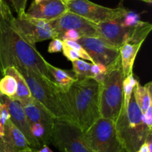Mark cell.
<instances>
[{"instance_id":"1","label":"cell","mask_w":152,"mask_h":152,"mask_svg":"<svg viewBox=\"0 0 152 152\" xmlns=\"http://www.w3.org/2000/svg\"><path fill=\"white\" fill-rule=\"evenodd\" d=\"M46 63L35 46L25 42L8 21L0 19V74L7 67H23L51 81Z\"/></svg>"},{"instance_id":"23","label":"cell","mask_w":152,"mask_h":152,"mask_svg":"<svg viewBox=\"0 0 152 152\" xmlns=\"http://www.w3.org/2000/svg\"><path fill=\"white\" fill-rule=\"evenodd\" d=\"M139 82L134 78V74L125 77L123 80V105L127 106L133 94V90Z\"/></svg>"},{"instance_id":"30","label":"cell","mask_w":152,"mask_h":152,"mask_svg":"<svg viewBox=\"0 0 152 152\" xmlns=\"http://www.w3.org/2000/svg\"><path fill=\"white\" fill-rule=\"evenodd\" d=\"M62 45H63L62 44V41L59 39H52L51 41L49 43L48 51L50 53L61 52L62 49Z\"/></svg>"},{"instance_id":"25","label":"cell","mask_w":152,"mask_h":152,"mask_svg":"<svg viewBox=\"0 0 152 152\" xmlns=\"http://www.w3.org/2000/svg\"><path fill=\"white\" fill-rule=\"evenodd\" d=\"M63 42L64 44H65L66 45L69 46L70 48H71L72 49H74L75 51H77L78 53V54L80 55V59H86V60H88L90 62H91L92 63V59L90 57L88 53L86 52V50H85L83 48V46L79 44L77 42H74V41H68V40H64Z\"/></svg>"},{"instance_id":"11","label":"cell","mask_w":152,"mask_h":152,"mask_svg":"<svg viewBox=\"0 0 152 152\" xmlns=\"http://www.w3.org/2000/svg\"><path fill=\"white\" fill-rule=\"evenodd\" d=\"M92 59V63L108 66L120 57L119 49L110 45L98 37H83L77 41Z\"/></svg>"},{"instance_id":"19","label":"cell","mask_w":152,"mask_h":152,"mask_svg":"<svg viewBox=\"0 0 152 152\" xmlns=\"http://www.w3.org/2000/svg\"><path fill=\"white\" fill-rule=\"evenodd\" d=\"M2 75H10L15 78L17 85L16 94L13 100L20 102L32 97L26 81L19 71L14 67H7L3 71Z\"/></svg>"},{"instance_id":"28","label":"cell","mask_w":152,"mask_h":152,"mask_svg":"<svg viewBox=\"0 0 152 152\" xmlns=\"http://www.w3.org/2000/svg\"><path fill=\"white\" fill-rule=\"evenodd\" d=\"M9 1L13 6L15 11L17 13V16H21L25 13L28 0H9Z\"/></svg>"},{"instance_id":"17","label":"cell","mask_w":152,"mask_h":152,"mask_svg":"<svg viewBox=\"0 0 152 152\" xmlns=\"http://www.w3.org/2000/svg\"><path fill=\"white\" fill-rule=\"evenodd\" d=\"M143 42L134 39H129L119 48L122 68L125 77L133 74L135 59Z\"/></svg>"},{"instance_id":"13","label":"cell","mask_w":152,"mask_h":152,"mask_svg":"<svg viewBox=\"0 0 152 152\" xmlns=\"http://www.w3.org/2000/svg\"><path fill=\"white\" fill-rule=\"evenodd\" d=\"M68 11V6L62 0H45L38 3L33 1L25 14L34 19L52 22Z\"/></svg>"},{"instance_id":"39","label":"cell","mask_w":152,"mask_h":152,"mask_svg":"<svg viewBox=\"0 0 152 152\" xmlns=\"http://www.w3.org/2000/svg\"><path fill=\"white\" fill-rule=\"evenodd\" d=\"M34 151H25V152H33Z\"/></svg>"},{"instance_id":"31","label":"cell","mask_w":152,"mask_h":152,"mask_svg":"<svg viewBox=\"0 0 152 152\" xmlns=\"http://www.w3.org/2000/svg\"><path fill=\"white\" fill-rule=\"evenodd\" d=\"M10 120V114L7 105L4 102L0 103V124L5 126L6 123Z\"/></svg>"},{"instance_id":"38","label":"cell","mask_w":152,"mask_h":152,"mask_svg":"<svg viewBox=\"0 0 152 152\" xmlns=\"http://www.w3.org/2000/svg\"><path fill=\"white\" fill-rule=\"evenodd\" d=\"M3 95H2V94H1V91H0V103H1V96H2Z\"/></svg>"},{"instance_id":"9","label":"cell","mask_w":152,"mask_h":152,"mask_svg":"<svg viewBox=\"0 0 152 152\" xmlns=\"http://www.w3.org/2000/svg\"><path fill=\"white\" fill-rule=\"evenodd\" d=\"M66 4L68 11L76 13L96 25L121 19L129 11L123 7L111 8L89 0H73Z\"/></svg>"},{"instance_id":"35","label":"cell","mask_w":152,"mask_h":152,"mask_svg":"<svg viewBox=\"0 0 152 152\" xmlns=\"http://www.w3.org/2000/svg\"><path fill=\"white\" fill-rule=\"evenodd\" d=\"M141 1H145V2L148 3V4H151V2H152V0H141Z\"/></svg>"},{"instance_id":"12","label":"cell","mask_w":152,"mask_h":152,"mask_svg":"<svg viewBox=\"0 0 152 152\" xmlns=\"http://www.w3.org/2000/svg\"><path fill=\"white\" fill-rule=\"evenodd\" d=\"M121 19L96 25L99 38L118 49L130 38L135 27L139 24L133 27H124Z\"/></svg>"},{"instance_id":"15","label":"cell","mask_w":152,"mask_h":152,"mask_svg":"<svg viewBox=\"0 0 152 152\" xmlns=\"http://www.w3.org/2000/svg\"><path fill=\"white\" fill-rule=\"evenodd\" d=\"M34 151L22 132L11 123H6L4 136L0 137V152H25Z\"/></svg>"},{"instance_id":"22","label":"cell","mask_w":152,"mask_h":152,"mask_svg":"<svg viewBox=\"0 0 152 152\" xmlns=\"http://www.w3.org/2000/svg\"><path fill=\"white\" fill-rule=\"evenodd\" d=\"M91 63L86 62L81 59L72 62L73 72L77 80L82 79H91Z\"/></svg>"},{"instance_id":"4","label":"cell","mask_w":152,"mask_h":152,"mask_svg":"<svg viewBox=\"0 0 152 152\" xmlns=\"http://www.w3.org/2000/svg\"><path fill=\"white\" fill-rule=\"evenodd\" d=\"M117 137L126 152H137L152 131L144 121L133 94L127 106L123 105L115 123Z\"/></svg>"},{"instance_id":"32","label":"cell","mask_w":152,"mask_h":152,"mask_svg":"<svg viewBox=\"0 0 152 152\" xmlns=\"http://www.w3.org/2000/svg\"><path fill=\"white\" fill-rule=\"evenodd\" d=\"M137 152H152V134L148 135L145 142L140 147Z\"/></svg>"},{"instance_id":"16","label":"cell","mask_w":152,"mask_h":152,"mask_svg":"<svg viewBox=\"0 0 152 152\" xmlns=\"http://www.w3.org/2000/svg\"><path fill=\"white\" fill-rule=\"evenodd\" d=\"M19 103L25 111L29 125L33 123H40L50 130H53L55 118L42 104L36 100L33 96L27 100L20 102Z\"/></svg>"},{"instance_id":"20","label":"cell","mask_w":152,"mask_h":152,"mask_svg":"<svg viewBox=\"0 0 152 152\" xmlns=\"http://www.w3.org/2000/svg\"><path fill=\"white\" fill-rule=\"evenodd\" d=\"M133 95L142 114H145L148 108L152 106L151 82H149L145 86H141L140 83H138L134 88Z\"/></svg>"},{"instance_id":"5","label":"cell","mask_w":152,"mask_h":152,"mask_svg":"<svg viewBox=\"0 0 152 152\" xmlns=\"http://www.w3.org/2000/svg\"><path fill=\"white\" fill-rule=\"evenodd\" d=\"M124 74L120 57L107 66V72L101 82L99 89L100 117L115 123L123 105Z\"/></svg>"},{"instance_id":"10","label":"cell","mask_w":152,"mask_h":152,"mask_svg":"<svg viewBox=\"0 0 152 152\" xmlns=\"http://www.w3.org/2000/svg\"><path fill=\"white\" fill-rule=\"evenodd\" d=\"M50 23L57 39H59L65 31L68 30L77 31L82 37H88L99 38L96 24L72 12L68 11L63 16Z\"/></svg>"},{"instance_id":"7","label":"cell","mask_w":152,"mask_h":152,"mask_svg":"<svg viewBox=\"0 0 152 152\" xmlns=\"http://www.w3.org/2000/svg\"><path fill=\"white\" fill-rule=\"evenodd\" d=\"M50 143L60 152H92L85 141L83 131L70 120L55 119Z\"/></svg>"},{"instance_id":"37","label":"cell","mask_w":152,"mask_h":152,"mask_svg":"<svg viewBox=\"0 0 152 152\" xmlns=\"http://www.w3.org/2000/svg\"><path fill=\"white\" fill-rule=\"evenodd\" d=\"M62 1H64V2H65V4H67V3L70 2V1H73V0H62Z\"/></svg>"},{"instance_id":"18","label":"cell","mask_w":152,"mask_h":152,"mask_svg":"<svg viewBox=\"0 0 152 152\" xmlns=\"http://www.w3.org/2000/svg\"><path fill=\"white\" fill-rule=\"evenodd\" d=\"M46 66L51 81L62 91H67L70 86L77 80L74 74L73 75L69 71L57 68L48 62L46 63Z\"/></svg>"},{"instance_id":"14","label":"cell","mask_w":152,"mask_h":152,"mask_svg":"<svg viewBox=\"0 0 152 152\" xmlns=\"http://www.w3.org/2000/svg\"><path fill=\"white\" fill-rule=\"evenodd\" d=\"M3 102L7 105L10 114V120L25 136L30 147L34 151L42 148V145H40L39 142L31 134L29 123L21 104L17 101L10 99L7 96H4Z\"/></svg>"},{"instance_id":"34","label":"cell","mask_w":152,"mask_h":152,"mask_svg":"<svg viewBox=\"0 0 152 152\" xmlns=\"http://www.w3.org/2000/svg\"><path fill=\"white\" fill-rule=\"evenodd\" d=\"M33 152H53V151H52V150L50 149L47 145H43L42 148H40L39 149L36 150V151H34Z\"/></svg>"},{"instance_id":"27","label":"cell","mask_w":152,"mask_h":152,"mask_svg":"<svg viewBox=\"0 0 152 152\" xmlns=\"http://www.w3.org/2000/svg\"><path fill=\"white\" fill-rule=\"evenodd\" d=\"M62 51L63 53L64 56L68 59V60L71 61V62H74V61L77 60V59H80V55L78 54L77 51L72 49L71 48H70L69 46L66 45L65 44H64L63 42H62Z\"/></svg>"},{"instance_id":"33","label":"cell","mask_w":152,"mask_h":152,"mask_svg":"<svg viewBox=\"0 0 152 152\" xmlns=\"http://www.w3.org/2000/svg\"><path fill=\"white\" fill-rule=\"evenodd\" d=\"M143 118L148 129L152 131V106L150 107L145 114H143Z\"/></svg>"},{"instance_id":"2","label":"cell","mask_w":152,"mask_h":152,"mask_svg":"<svg viewBox=\"0 0 152 152\" xmlns=\"http://www.w3.org/2000/svg\"><path fill=\"white\" fill-rule=\"evenodd\" d=\"M100 84L94 79L77 80L65 92L74 123L86 132L99 114Z\"/></svg>"},{"instance_id":"8","label":"cell","mask_w":152,"mask_h":152,"mask_svg":"<svg viewBox=\"0 0 152 152\" xmlns=\"http://www.w3.org/2000/svg\"><path fill=\"white\" fill-rule=\"evenodd\" d=\"M12 28L31 45L48 39L56 38L51 23L41 19L30 17L23 13L8 21Z\"/></svg>"},{"instance_id":"29","label":"cell","mask_w":152,"mask_h":152,"mask_svg":"<svg viewBox=\"0 0 152 152\" xmlns=\"http://www.w3.org/2000/svg\"><path fill=\"white\" fill-rule=\"evenodd\" d=\"M81 37V35L77 31H74V30H68V31H65L59 39L62 41L68 40V41L77 42Z\"/></svg>"},{"instance_id":"21","label":"cell","mask_w":152,"mask_h":152,"mask_svg":"<svg viewBox=\"0 0 152 152\" xmlns=\"http://www.w3.org/2000/svg\"><path fill=\"white\" fill-rule=\"evenodd\" d=\"M17 85L15 78L10 75L3 76L0 80V91L2 95L14 99L16 94Z\"/></svg>"},{"instance_id":"6","label":"cell","mask_w":152,"mask_h":152,"mask_svg":"<svg viewBox=\"0 0 152 152\" xmlns=\"http://www.w3.org/2000/svg\"><path fill=\"white\" fill-rule=\"evenodd\" d=\"M83 137L92 152H126L117 137L115 123L109 119L99 117Z\"/></svg>"},{"instance_id":"3","label":"cell","mask_w":152,"mask_h":152,"mask_svg":"<svg viewBox=\"0 0 152 152\" xmlns=\"http://www.w3.org/2000/svg\"><path fill=\"white\" fill-rule=\"evenodd\" d=\"M26 81L31 96L43 105L56 120L74 122L65 92L58 88L52 81L23 67H16Z\"/></svg>"},{"instance_id":"36","label":"cell","mask_w":152,"mask_h":152,"mask_svg":"<svg viewBox=\"0 0 152 152\" xmlns=\"http://www.w3.org/2000/svg\"><path fill=\"white\" fill-rule=\"evenodd\" d=\"M45 1V0H34V2L38 3V2H40V1Z\"/></svg>"},{"instance_id":"24","label":"cell","mask_w":152,"mask_h":152,"mask_svg":"<svg viewBox=\"0 0 152 152\" xmlns=\"http://www.w3.org/2000/svg\"><path fill=\"white\" fill-rule=\"evenodd\" d=\"M107 72V67L99 63H91V76L94 79L100 83L103 80Z\"/></svg>"},{"instance_id":"26","label":"cell","mask_w":152,"mask_h":152,"mask_svg":"<svg viewBox=\"0 0 152 152\" xmlns=\"http://www.w3.org/2000/svg\"><path fill=\"white\" fill-rule=\"evenodd\" d=\"M14 16L5 0H0V19L6 21L11 20Z\"/></svg>"}]
</instances>
